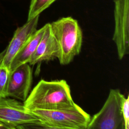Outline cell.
Segmentation results:
<instances>
[{"label":"cell","mask_w":129,"mask_h":129,"mask_svg":"<svg viewBox=\"0 0 129 129\" xmlns=\"http://www.w3.org/2000/svg\"><path fill=\"white\" fill-rule=\"evenodd\" d=\"M23 104L28 110H34L68 108L74 106L76 103L65 80H41L28 95Z\"/></svg>","instance_id":"1"},{"label":"cell","mask_w":129,"mask_h":129,"mask_svg":"<svg viewBox=\"0 0 129 129\" xmlns=\"http://www.w3.org/2000/svg\"><path fill=\"white\" fill-rule=\"evenodd\" d=\"M58 45V59L62 65L70 63L81 50L83 33L79 23L71 17L61 18L50 23Z\"/></svg>","instance_id":"2"},{"label":"cell","mask_w":129,"mask_h":129,"mask_svg":"<svg viewBox=\"0 0 129 129\" xmlns=\"http://www.w3.org/2000/svg\"><path fill=\"white\" fill-rule=\"evenodd\" d=\"M124 98L118 89H111L102 107L90 118L86 129H125L121 111Z\"/></svg>","instance_id":"3"},{"label":"cell","mask_w":129,"mask_h":129,"mask_svg":"<svg viewBox=\"0 0 129 129\" xmlns=\"http://www.w3.org/2000/svg\"><path fill=\"white\" fill-rule=\"evenodd\" d=\"M47 125L66 129H86L91 117L77 104L71 108L30 110Z\"/></svg>","instance_id":"4"},{"label":"cell","mask_w":129,"mask_h":129,"mask_svg":"<svg viewBox=\"0 0 129 129\" xmlns=\"http://www.w3.org/2000/svg\"><path fill=\"white\" fill-rule=\"evenodd\" d=\"M114 30L112 39L119 59L129 53V0H114Z\"/></svg>","instance_id":"5"},{"label":"cell","mask_w":129,"mask_h":129,"mask_svg":"<svg viewBox=\"0 0 129 129\" xmlns=\"http://www.w3.org/2000/svg\"><path fill=\"white\" fill-rule=\"evenodd\" d=\"M0 121L15 127L24 124L41 121L23 103L7 97H0Z\"/></svg>","instance_id":"6"},{"label":"cell","mask_w":129,"mask_h":129,"mask_svg":"<svg viewBox=\"0 0 129 129\" xmlns=\"http://www.w3.org/2000/svg\"><path fill=\"white\" fill-rule=\"evenodd\" d=\"M39 15L27 21L22 26L18 27L8 46L0 54V64L9 70L11 63L28 40L37 30Z\"/></svg>","instance_id":"7"},{"label":"cell","mask_w":129,"mask_h":129,"mask_svg":"<svg viewBox=\"0 0 129 129\" xmlns=\"http://www.w3.org/2000/svg\"><path fill=\"white\" fill-rule=\"evenodd\" d=\"M32 81V72L28 63L19 66L10 72L6 97L25 101Z\"/></svg>","instance_id":"8"},{"label":"cell","mask_w":129,"mask_h":129,"mask_svg":"<svg viewBox=\"0 0 129 129\" xmlns=\"http://www.w3.org/2000/svg\"><path fill=\"white\" fill-rule=\"evenodd\" d=\"M59 55V47L57 42L52 34L50 23L45 25V30L37 48L31 57L28 63L34 65L43 61H49Z\"/></svg>","instance_id":"9"},{"label":"cell","mask_w":129,"mask_h":129,"mask_svg":"<svg viewBox=\"0 0 129 129\" xmlns=\"http://www.w3.org/2000/svg\"><path fill=\"white\" fill-rule=\"evenodd\" d=\"M44 30L45 25L37 30L28 40L13 59L9 68L10 72L19 66L29 62L43 36Z\"/></svg>","instance_id":"10"},{"label":"cell","mask_w":129,"mask_h":129,"mask_svg":"<svg viewBox=\"0 0 129 129\" xmlns=\"http://www.w3.org/2000/svg\"><path fill=\"white\" fill-rule=\"evenodd\" d=\"M56 0H31L28 10L27 21L39 16Z\"/></svg>","instance_id":"11"},{"label":"cell","mask_w":129,"mask_h":129,"mask_svg":"<svg viewBox=\"0 0 129 129\" xmlns=\"http://www.w3.org/2000/svg\"><path fill=\"white\" fill-rule=\"evenodd\" d=\"M9 75V70L0 64V97H6Z\"/></svg>","instance_id":"12"},{"label":"cell","mask_w":129,"mask_h":129,"mask_svg":"<svg viewBox=\"0 0 129 129\" xmlns=\"http://www.w3.org/2000/svg\"><path fill=\"white\" fill-rule=\"evenodd\" d=\"M16 128L17 129H66L52 126L44 123L41 121H37L20 125Z\"/></svg>","instance_id":"13"},{"label":"cell","mask_w":129,"mask_h":129,"mask_svg":"<svg viewBox=\"0 0 129 129\" xmlns=\"http://www.w3.org/2000/svg\"><path fill=\"white\" fill-rule=\"evenodd\" d=\"M122 114L125 129H129V98L124 99L122 104Z\"/></svg>","instance_id":"14"},{"label":"cell","mask_w":129,"mask_h":129,"mask_svg":"<svg viewBox=\"0 0 129 129\" xmlns=\"http://www.w3.org/2000/svg\"><path fill=\"white\" fill-rule=\"evenodd\" d=\"M0 129H17L16 127L7 124L0 121Z\"/></svg>","instance_id":"15"}]
</instances>
